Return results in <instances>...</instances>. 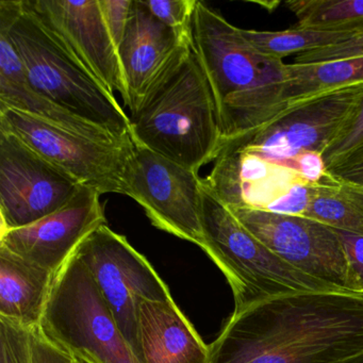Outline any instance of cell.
Returning <instances> with one entry per match:
<instances>
[{
  "instance_id": "cell-31",
  "label": "cell",
  "mask_w": 363,
  "mask_h": 363,
  "mask_svg": "<svg viewBox=\"0 0 363 363\" xmlns=\"http://www.w3.org/2000/svg\"><path fill=\"white\" fill-rule=\"evenodd\" d=\"M0 77L18 84H28L24 63L6 29L0 28Z\"/></svg>"
},
{
  "instance_id": "cell-6",
  "label": "cell",
  "mask_w": 363,
  "mask_h": 363,
  "mask_svg": "<svg viewBox=\"0 0 363 363\" xmlns=\"http://www.w3.org/2000/svg\"><path fill=\"white\" fill-rule=\"evenodd\" d=\"M40 329L73 358L140 363L76 252L56 274Z\"/></svg>"
},
{
  "instance_id": "cell-7",
  "label": "cell",
  "mask_w": 363,
  "mask_h": 363,
  "mask_svg": "<svg viewBox=\"0 0 363 363\" xmlns=\"http://www.w3.org/2000/svg\"><path fill=\"white\" fill-rule=\"evenodd\" d=\"M0 131L18 137L80 186L101 195H126L127 176L135 154L133 139H90L4 106H0Z\"/></svg>"
},
{
  "instance_id": "cell-12",
  "label": "cell",
  "mask_w": 363,
  "mask_h": 363,
  "mask_svg": "<svg viewBox=\"0 0 363 363\" xmlns=\"http://www.w3.org/2000/svg\"><path fill=\"white\" fill-rule=\"evenodd\" d=\"M229 210L284 262L347 293V261L335 229L305 216L263 210Z\"/></svg>"
},
{
  "instance_id": "cell-29",
  "label": "cell",
  "mask_w": 363,
  "mask_h": 363,
  "mask_svg": "<svg viewBox=\"0 0 363 363\" xmlns=\"http://www.w3.org/2000/svg\"><path fill=\"white\" fill-rule=\"evenodd\" d=\"M133 4V0H99L104 21L118 50L126 33Z\"/></svg>"
},
{
  "instance_id": "cell-1",
  "label": "cell",
  "mask_w": 363,
  "mask_h": 363,
  "mask_svg": "<svg viewBox=\"0 0 363 363\" xmlns=\"http://www.w3.org/2000/svg\"><path fill=\"white\" fill-rule=\"evenodd\" d=\"M210 363H337L363 350V297L303 292L233 311Z\"/></svg>"
},
{
  "instance_id": "cell-13",
  "label": "cell",
  "mask_w": 363,
  "mask_h": 363,
  "mask_svg": "<svg viewBox=\"0 0 363 363\" xmlns=\"http://www.w3.org/2000/svg\"><path fill=\"white\" fill-rule=\"evenodd\" d=\"M26 3L110 94L120 92L124 99L126 88L122 65L104 21L99 0H26Z\"/></svg>"
},
{
  "instance_id": "cell-24",
  "label": "cell",
  "mask_w": 363,
  "mask_h": 363,
  "mask_svg": "<svg viewBox=\"0 0 363 363\" xmlns=\"http://www.w3.org/2000/svg\"><path fill=\"white\" fill-rule=\"evenodd\" d=\"M159 22L193 42V18L199 0H141Z\"/></svg>"
},
{
  "instance_id": "cell-16",
  "label": "cell",
  "mask_w": 363,
  "mask_h": 363,
  "mask_svg": "<svg viewBox=\"0 0 363 363\" xmlns=\"http://www.w3.org/2000/svg\"><path fill=\"white\" fill-rule=\"evenodd\" d=\"M303 179L288 167L235 144L223 143L203 184L228 209L267 211L272 203Z\"/></svg>"
},
{
  "instance_id": "cell-19",
  "label": "cell",
  "mask_w": 363,
  "mask_h": 363,
  "mask_svg": "<svg viewBox=\"0 0 363 363\" xmlns=\"http://www.w3.org/2000/svg\"><path fill=\"white\" fill-rule=\"evenodd\" d=\"M303 216L335 230L363 235L362 184L327 169L320 182L311 184V199Z\"/></svg>"
},
{
  "instance_id": "cell-18",
  "label": "cell",
  "mask_w": 363,
  "mask_h": 363,
  "mask_svg": "<svg viewBox=\"0 0 363 363\" xmlns=\"http://www.w3.org/2000/svg\"><path fill=\"white\" fill-rule=\"evenodd\" d=\"M56 274L0 246V318L39 328Z\"/></svg>"
},
{
  "instance_id": "cell-2",
  "label": "cell",
  "mask_w": 363,
  "mask_h": 363,
  "mask_svg": "<svg viewBox=\"0 0 363 363\" xmlns=\"http://www.w3.org/2000/svg\"><path fill=\"white\" fill-rule=\"evenodd\" d=\"M193 50L216 99L222 144L252 137L288 109L286 63L259 52L238 28L199 0Z\"/></svg>"
},
{
  "instance_id": "cell-22",
  "label": "cell",
  "mask_w": 363,
  "mask_h": 363,
  "mask_svg": "<svg viewBox=\"0 0 363 363\" xmlns=\"http://www.w3.org/2000/svg\"><path fill=\"white\" fill-rule=\"evenodd\" d=\"M286 6L296 16V27L363 33V0H291Z\"/></svg>"
},
{
  "instance_id": "cell-30",
  "label": "cell",
  "mask_w": 363,
  "mask_h": 363,
  "mask_svg": "<svg viewBox=\"0 0 363 363\" xmlns=\"http://www.w3.org/2000/svg\"><path fill=\"white\" fill-rule=\"evenodd\" d=\"M311 184L306 180H299L286 191V194L272 203L267 211L303 216L311 199Z\"/></svg>"
},
{
  "instance_id": "cell-8",
  "label": "cell",
  "mask_w": 363,
  "mask_h": 363,
  "mask_svg": "<svg viewBox=\"0 0 363 363\" xmlns=\"http://www.w3.org/2000/svg\"><path fill=\"white\" fill-rule=\"evenodd\" d=\"M93 280L138 358V313L143 301L173 298L162 278L124 235L101 225L78 246Z\"/></svg>"
},
{
  "instance_id": "cell-32",
  "label": "cell",
  "mask_w": 363,
  "mask_h": 363,
  "mask_svg": "<svg viewBox=\"0 0 363 363\" xmlns=\"http://www.w3.org/2000/svg\"><path fill=\"white\" fill-rule=\"evenodd\" d=\"M282 167L292 169L310 184L320 182L327 173L323 155L315 152H306L286 159L281 163Z\"/></svg>"
},
{
  "instance_id": "cell-14",
  "label": "cell",
  "mask_w": 363,
  "mask_h": 363,
  "mask_svg": "<svg viewBox=\"0 0 363 363\" xmlns=\"http://www.w3.org/2000/svg\"><path fill=\"white\" fill-rule=\"evenodd\" d=\"M101 196L94 189L80 186L54 213L28 226L3 231L0 246L57 274L90 233L107 224Z\"/></svg>"
},
{
  "instance_id": "cell-25",
  "label": "cell",
  "mask_w": 363,
  "mask_h": 363,
  "mask_svg": "<svg viewBox=\"0 0 363 363\" xmlns=\"http://www.w3.org/2000/svg\"><path fill=\"white\" fill-rule=\"evenodd\" d=\"M31 329L0 318V363H33Z\"/></svg>"
},
{
  "instance_id": "cell-34",
  "label": "cell",
  "mask_w": 363,
  "mask_h": 363,
  "mask_svg": "<svg viewBox=\"0 0 363 363\" xmlns=\"http://www.w3.org/2000/svg\"><path fill=\"white\" fill-rule=\"evenodd\" d=\"M328 171L343 179L363 186V147L346 157L339 164Z\"/></svg>"
},
{
  "instance_id": "cell-26",
  "label": "cell",
  "mask_w": 363,
  "mask_h": 363,
  "mask_svg": "<svg viewBox=\"0 0 363 363\" xmlns=\"http://www.w3.org/2000/svg\"><path fill=\"white\" fill-rule=\"evenodd\" d=\"M363 147V99L354 116L346 123L341 133L323 152L327 169L339 164L346 157Z\"/></svg>"
},
{
  "instance_id": "cell-21",
  "label": "cell",
  "mask_w": 363,
  "mask_h": 363,
  "mask_svg": "<svg viewBox=\"0 0 363 363\" xmlns=\"http://www.w3.org/2000/svg\"><path fill=\"white\" fill-rule=\"evenodd\" d=\"M363 84V57L328 62L286 65L288 108L323 93Z\"/></svg>"
},
{
  "instance_id": "cell-10",
  "label": "cell",
  "mask_w": 363,
  "mask_h": 363,
  "mask_svg": "<svg viewBox=\"0 0 363 363\" xmlns=\"http://www.w3.org/2000/svg\"><path fill=\"white\" fill-rule=\"evenodd\" d=\"M362 99L363 84L323 93L288 108L252 137L224 143L235 144L277 164L301 152L323 155Z\"/></svg>"
},
{
  "instance_id": "cell-28",
  "label": "cell",
  "mask_w": 363,
  "mask_h": 363,
  "mask_svg": "<svg viewBox=\"0 0 363 363\" xmlns=\"http://www.w3.org/2000/svg\"><path fill=\"white\" fill-rule=\"evenodd\" d=\"M359 57H363V33L356 35L347 41L329 46V48L298 55L295 57L294 63L307 65V63L328 62V61L359 58Z\"/></svg>"
},
{
  "instance_id": "cell-9",
  "label": "cell",
  "mask_w": 363,
  "mask_h": 363,
  "mask_svg": "<svg viewBox=\"0 0 363 363\" xmlns=\"http://www.w3.org/2000/svg\"><path fill=\"white\" fill-rule=\"evenodd\" d=\"M201 184L199 174L135 144L126 196L156 228L203 248Z\"/></svg>"
},
{
  "instance_id": "cell-27",
  "label": "cell",
  "mask_w": 363,
  "mask_h": 363,
  "mask_svg": "<svg viewBox=\"0 0 363 363\" xmlns=\"http://www.w3.org/2000/svg\"><path fill=\"white\" fill-rule=\"evenodd\" d=\"M347 261L346 292L363 297V235L337 230Z\"/></svg>"
},
{
  "instance_id": "cell-23",
  "label": "cell",
  "mask_w": 363,
  "mask_h": 363,
  "mask_svg": "<svg viewBox=\"0 0 363 363\" xmlns=\"http://www.w3.org/2000/svg\"><path fill=\"white\" fill-rule=\"evenodd\" d=\"M246 39L262 54L282 59L329 48L354 37L352 33H333L294 27L284 31L243 30Z\"/></svg>"
},
{
  "instance_id": "cell-20",
  "label": "cell",
  "mask_w": 363,
  "mask_h": 363,
  "mask_svg": "<svg viewBox=\"0 0 363 363\" xmlns=\"http://www.w3.org/2000/svg\"><path fill=\"white\" fill-rule=\"evenodd\" d=\"M0 106L29 114L52 126L90 139L105 142L131 139H118L107 129L84 120L82 116L35 92L28 84H18L3 77H0Z\"/></svg>"
},
{
  "instance_id": "cell-36",
  "label": "cell",
  "mask_w": 363,
  "mask_h": 363,
  "mask_svg": "<svg viewBox=\"0 0 363 363\" xmlns=\"http://www.w3.org/2000/svg\"><path fill=\"white\" fill-rule=\"evenodd\" d=\"M72 363H90L88 362V361L82 360V359L80 358H73V361H72Z\"/></svg>"
},
{
  "instance_id": "cell-15",
  "label": "cell",
  "mask_w": 363,
  "mask_h": 363,
  "mask_svg": "<svg viewBox=\"0 0 363 363\" xmlns=\"http://www.w3.org/2000/svg\"><path fill=\"white\" fill-rule=\"evenodd\" d=\"M192 46L193 42L182 39L152 16L141 0H133L126 33L118 50L126 88L123 101L130 113Z\"/></svg>"
},
{
  "instance_id": "cell-4",
  "label": "cell",
  "mask_w": 363,
  "mask_h": 363,
  "mask_svg": "<svg viewBox=\"0 0 363 363\" xmlns=\"http://www.w3.org/2000/svg\"><path fill=\"white\" fill-rule=\"evenodd\" d=\"M0 28L9 33L33 91L118 139H133L130 118L116 97L65 48L26 0L0 1Z\"/></svg>"
},
{
  "instance_id": "cell-11",
  "label": "cell",
  "mask_w": 363,
  "mask_h": 363,
  "mask_svg": "<svg viewBox=\"0 0 363 363\" xmlns=\"http://www.w3.org/2000/svg\"><path fill=\"white\" fill-rule=\"evenodd\" d=\"M80 186L18 137L0 131L1 233L54 213L71 201Z\"/></svg>"
},
{
  "instance_id": "cell-35",
  "label": "cell",
  "mask_w": 363,
  "mask_h": 363,
  "mask_svg": "<svg viewBox=\"0 0 363 363\" xmlns=\"http://www.w3.org/2000/svg\"><path fill=\"white\" fill-rule=\"evenodd\" d=\"M337 363H363V350Z\"/></svg>"
},
{
  "instance_id": "cell-17",
  "label": "cell",
  "mask_w": 363,
  "mask_h": 363,
  "mask_svg": "<svg viewBox=\"0 0 363 363\" xmlns=\"http://www.w3.org/2000/svg\"><path fill=\"white\" fill-rule=\"evenodd\" d=\"M140 363H210V347L174 299L143 301L138 313Z\"/></svg>"
},
{
  "instance_id": "cell-5",
  "label": "cell",
  "mask_w": 363,
  "mask_h": 363,
  "mask_svg": "<svg viewBox=\"0 0 363 363\" xmlns=\"http://www.w3.org/2000/svg\"><path fill=\"white\" fill-rule=\"evenodd\" d=\"M201 216V250L226 277L235 298V312L282 295L342 292L276 256L203 184Z\"/></svg>"
},
{
  "instance_id": "cell-33",
  "label": "cell",
  "mask_w": 363,
  "mask_h": 363,
  "mask_svg": "<svg viewBox=\"0 0 363 363\" xmlns=\"http://www.w3.org/2000/svg\"><path fill=\"white\" fill-rule=\"evenodd\" d=\"M33 363H72L73 357L57 347L42 333L41 329H33L31 333Z\"/></svg>"
},
{
  "instance_id": "cell-3",
  "label": "cell",
  "mask_w": 363,
  "mask_h": 363,
  "mask_svg": "<svg viewBox=\"0 0 363 363\" xmlns=\"http://www.w3.org/2000/svg\"><path fill=\"white\" fill-rule=\"evenodd\" d=\"M129 118L135 144L197 174L222 146L216 99L193 46Z\"/></svg>"
}]
</instances>
